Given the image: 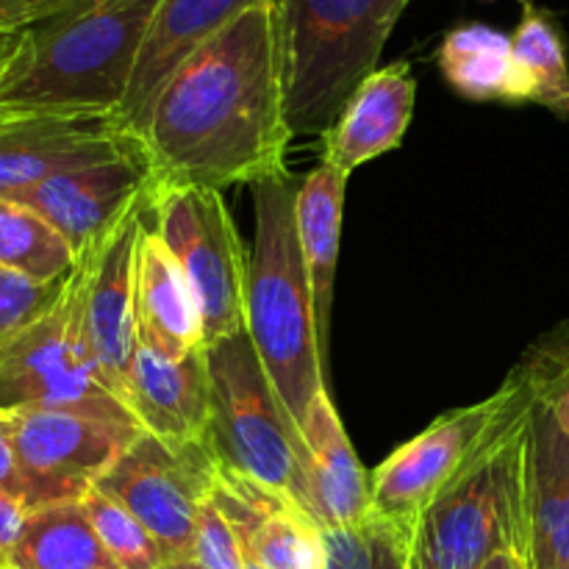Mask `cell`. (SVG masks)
Here are the masks:
<instances>
[{
    "instance_id": "cell-25",
    "label": "cell",
    "mask_w": 569,
    "mask_h": 569,
    "mask_svg": "<svg viewBox=\"0 0 569 569\" xmlns=\"http://www.w3.org/2000/svg\"><path fill=\"white\" fill-rule=\"evenodd\" d=\"M67 239L44 217L14 200H0V267L37 283H56L76 270Z\"/></svg>"
},
{
    "instance_id": "cell-41",
    "label": "cell",
    "mask_w": 569,
    "mask_h": 569,
    "mask_svg": "<svg viewBox=\"0 0 569 569\" xmlns=\"http://www.w3.org/2000/svg\"><path fill=\"white\" fill-rule=\"evenodd\" d=\"M244 569H264L261 565H256L253 559H248V556H244Z\"/></svg>"
},
{
    "instance_id": "cell-13",
    "label": "cell",
    "mask_w": 569,
    "mask_h": 569,
    "mask_svg": "<svg viewBox=\"0 0 569 569\" xmlns=\"http://www.w3.org/2000/svg\"><path fill=\"white\" fill-rule=\"evenodd\" d=\"M153 194L133 206L114 231L83 256V326L100 372L126 403V376L137 348V264Z\"/></svg>"
},
{
    "instance_id": "cell-33",
    "label": "cell",
    "mask_w": 569,
    "mask_h": 569,
    "mask_svg": "<svg viewBox=\"0 0 569 569\" xmlns=\"http://www.w3.org/2000/svg\"><path fill=\"white\" fill-rule=\"evenodd\" d=\"M0 489L22 498L20 467H17V445H14V420L11 411L0 409Z\"/></svg>"
},
{
    "instance_id": "cell-1",
    "label": "cell",
    "mask_w": 569,
    "mask_h": 569,
    "mask_svg": "<svg viewBox=\"0 0 569 569\" xmlns=\"http://www.w3.org/2000/svg\"><path fill=\"white\" fill-rule=\"evenodd\" d=\"M281 3L253 6L189 56L153 100L142 144L156 189L256 187L287 167Z\"/></svg>"
},
{
    "instance_id": "cell-34",
    "label": "cell",
    "mask_w": 569,
    "mask_h": 569,
    "mask_svg": "<svg viewBox=\"0 0 569 569\" xmlns=\"http://www.w3.org/2000/svg\"><path fill=\"white\" fill-rule=\"evenodd\" d=\"M53 0H0V31H20L37 22Z\"/></svg>"
},
{
    "instance_id": "cell-35",
    "label": "cell",
    "mask_w": 569,
    "mask_h": 569,
    "mask_svg": "<svg viewBox=\"0 0 569 569\" xmlns=\"http://www.w3.org/2000/svg\"><path fill=\"white\" fill-rule=\"evenodd\" d=\"M20 42H22V28L20 31H0V81H3L11 59H14L17 50H20Z\"/></svg>"
},
{
    "instance_id": "cell-9",
    "label": "cell",
    "mask_w": 569,
    "mask_h": 569,
    "mask_svg": "<svg viewBox=\"0 0 569 569\" xmlns=\"http://www.w3.org/2000/svg\"><path fill=\"white\" fill-rule=\"evenodd\" d=\"M220 465L214 442L172 450L142 433L94 489L126 506L167 561H187L194 553L200 506L214 492Z\"/></svg>"
},
{
    "instance_id": "cell-2",
    "label": "cell",
    "mask_w": 569,
    "mask_h": 569,
    "mask_svg": "<svg viewBox=\"0 0 569 569\" xmlns=\"http://www.w3.org/2000/svg\"><path fill=\"white\" fill-rule=\"evenodd\" d=\"M161 0H53L0 81V106L117 114Z\"/></svg>"
},
{
    "instance_id": "cell-36",
    "label": "cell",
    "mask_w": 569,
    "mask_h": 569,
    "mask_svg": "<svg viewBox=\"0 0 569 569\" xmlns=\"http://www.w3.org/2000/svg\"><path fill=\"white\" fill-rule=\"evenodd\" d=\"M481 569H526V565H522L520 556L503 553V556H498V559L489 561V565L481 567Z\"/></svg>"
},
{
    "instance_id": "cell-18",
    "label": "cell",
    "mask_w": 569,
    "mask_h": 569,
    "mask_svg": "<svg viewBox=\"0 0 569 569\" xmlns=\"http://www.w3.org/2000/svg\"><path fill=\"white\" fill-rule=\"evenodd\" d=\"M211 500L237 531L242 553L264 569H322V531L283 495L220 465Z\"/></svg>"
},
{
    "instance_id": "cell-23",
    "label": "cell",
    "mask_w": 569,
    "mask_h": 569,
    "mask_svg": "<svg viewBox=\"0 0 569 569\" xmlns=\"http://www.w3.org/2000/svg\"><path fill=\"white\" fill-rule=\"evenodd\" d=\"M437 64L453 92L467 100L533 103V83L515 53L509 33L467 22L442 39Z\"/></svg>"
},
{
    "instance_id": "cell-30",
    "label": "cell",
    "mask_w": 569,
    "mask_h": 569,
    "mask_svg": "<svg viewBox=\"0 0 569 569\" xmlns=\"http://www.w3.org/2000/svg\"><path fill=\"white\" fill-rule=\"evenodd\" d=\"M70 276L56 283H37L0 267V345L48 315L64 292Z\"/></svg>"
},
{
    "instance_id": "cell-29",
    "label": "cell",
    "mask_w": 569,
    "mask_h": 569,
    "mask_svg": "<svg viewBox=\"0 0 569 569\" xmlns=\"http://www.w3.org/2000/svg\"><path fill=\"white\" fill-rule=\"evenodd\" d=\"M533 400L553 415L569 437V322L550 328L517 365Z\"/></svg>"
},
{
    "instance_id": "cell-32",
    "label": "cell",
    "mask_w": 569,
    "mask_h": 569,
    "mask_svg": "<svg viewBox=\"0 0 569 569\" xmlns=\"http://www.w3.org/2000/svg\"><path fill=\"white\" fill-rule=\"evenodd\" d=\"M28 511L31 509L26 506V500L0 489V569L9 567L11 550H14L17 539H20Z\"/></svg>"
},
{
    "instance_id": "cell-14",
    "label": "cell",
    "mask_w": 569,
    "mask_h": 569,
    "mask_svg": "<svg viewBox=\"0 0 569 569\" xmlns=\"http://www.w3.org/2000/svg\"><path fill=\"white\" fill-rule=\"evenodd\" d=\"M133 142L117 131L111 114L20 111L0 126V200L61 170L109 159Z\"/></svg>"
},
{
    "instance_id": "cell-5",
    "label": "cell",
    "mask_w": 569,
    "mask_h": 569,
    "mask_svg": "<svg viewBox=\"0 0 569 569\" xmlns=\"http://www.w3.org/2000/svg\"><path fill=\"white\" fill-rule=\"evenodd\" d=\"M281 31L292 133H326L378 70L392 33L383 0H281Z\"/></svg>"
},
{
    "instance_id": "cell-3",
    "label": "cell",
    "mask_w": 569,
    "mask_h": 569,
    "mask_svg": "<svg viewBox=\"0 0 569 569\" xmlns=\"http://www.w3.org/2000/svg\"><path fill=\"white\" fill-rule=\"evenodd\" d=\"M298 187L292 176L256 183V233L248 272V331L278 400L295 426L326 387V350L320 345L309 272L298 239Z\"/></svg>"
},
{
    "instance_id": "cell-12",
    "label": "cell",
    "mask_w": 569,
    "mask_h": 569,
    "mask_svg": "<svg viewBox=\"0 0 569 569\" xmlns=\"http://www.w3.org/2000/svg\"><path fill=\"white\" fill-rule=\"evenodd\" d=\"M150 194L153 176L148 156L142 144L133 142L109 159L56 172L9 200L44 217L81 261L114 231L117 222L133 206Z\"/></svg>"
},
{
    "instance_id": "cell-37",
    "label": "cell",
    "mask_w": 569,
    "mask_h": 569,
    "mask_svg": "<svg viewBox=\"0 0 569 569\" xmlns=\"http://www.w3.org/2000/svg\"><path fill=\"white\" fill-rule=\"evenodd\" d=\"M411 0H383V11H387V22L389 26H398L400 14L406 11V6H409Z\"/></svg>"
},
{
    "instance_id": "cell-38",
    "label": "cell",
    "mask_w": 569,
    "mask_h": 569,
    "mask_svg": "<svg viewBox=\"0 0 569 569\" xmlns=\"http://www.w3.org/2000/svg\"><path fill=\"white\" fill-rule=\"evenodd\" d=\"M159 569H200L198 561L187 559V561H167V565H161Z\"/></svg>"
},
{
    "instance_id": "cell-40",
    "label": "cell",
    "mask_w": 569,
    "mask_h": 569,
    "mask_svg": "<svg viewBox=\"0 0 569 569\" xmlns=\"http://www.w3.org/2000/svg\"><path fill=\"white\" fill-rule=\"evenodd\" d=\"M409 569H422L420 559H417V550H411V559H409Z\"/></svg>"
},
{
    "instance_id": "cell-22",
    "label": "cell",
    "mask_w": 569,
    "mask_h": 569,
    "mask_svg": "<svg viewBox=\"0 0 569 569\" xmlns=\"http://www.w3.org/2000/svg\"><path fill=\"white\" fill-rule=\"evenodd\" d=\"M348 172L320 164L298 187V239L306 272L315 295V317L322 350H328L333 315V283H337L339 239H342V209L348 192Z\"/></svg>"
},
{
    "instance_id": "cell-24",
    "label": "cell",
    "mask_w": 569,
    "mask_h": 569,
    "mask_svg": "<svg viewBox=\"0 0 569 569\" xmlns=\"http://www.w3.org/2000/svg\"><path fill=\"white\" fill-rule=\"evenodd\" d=\"M6 569H120L100 545L81 503L28 511Z\"/></svg>"
},
{
    "instance_id": "cell-39",
    "label": "cell",
    "mask_w": 569,
    "mask_h": 569,
    "mask_svg": "<svg viewBox=\"0 0 569 569\" xmlns=\"http://www.w3.org/2000/svg\"><path fill=\"white\" fill-rule=\"evenodd\" d=\"M22 109H9V106H0V126H6L9 120H14Z\"/></svg>"
},
{
    "instance_id": "cell-4",
    "label": "cell",
    "mask_w": 569,
    "mask_h": 569,
    "mask_svg": "<svg viewBox=\"0 0 569 569\" xmlns=\"http://www.w3.org/2000/svg\"><path fill=\"white\" fill-rule=\"evenodd\" d=\"M517 372V392L476 459L433 500L415 531L422 569H481L503 553L526 556L528 428L533 395Z\"/></svg>"
},
{
    "instance_id": "cell-8",
    "label": "cell",
    "mask_w": 569,
    "mask_h": 569,
    "mask_svg": "<svg viewBox=\"0 0 569 569\" xmlns=\"http://www.w3.org/2000/svg\"><path fill=\"white\" fill-rule=\"evenodd\" d=\"M150 226L187 278L203 326V345L244 331L250 253L222 192L206 187L156 189Z\"/></svg>"
},
{
    "instance_id": "cell-27",
    "label": "cell",
    "mask_w": 569,
    "mask_h": 569,
    "mask_svg": "<svg viewBox=\"0 0 569 569\" xmlns=\"http://www.w3.org/2000/svg\"><path fill=\"white\" fill-rule=\"evenodd\" d=\"M415 531L372 511L359 526L322 533V569H409Z\"/></svg>"
},
{
    "instance_id": "cell-15",
    "label": "cell",
    "mask_w": 569,
    "mask_h": 569,
    "mask_svg": "<svg viewBox=\"0 0 569 569\" xmlns=\"http://www.w3.org/2000/svg\"><path fill=\"white\" fill-rule=\"evenodd\" d=\"M281 0H161L133 67L131 87L114 114L117 131L142 139L150 109L178 67L253 6Z\"/></svg>"
},
{
    "instance_id": "cell-21",
    "label": "cell",
    "mask_w": 569,
    "mask_h": 569,
    "mask_svg": "<svg viewBox=\"0 0 569 569\" xmlns=\"http://www.w3.org/2000/svg\"><path fill=\"white\" fill-rule=\"evenodd\" d=\"M137 342L167 359H183L203 345V326L194 295L167 250L159 233L148 222L139 244L137 264Z\"/></svg>"
},
{
    "instance_id": "cell-26",
    "label": "cell",
    "mask_w": 569,
    "mask_h": 569,
    "mask_svg": "<svg viewBox=\"0 0 569 569\" xmlns=\"http://www.w3.org/2000/svg\"><path fill=\"white\" fill-rule=\"evenodd\" d=\"M515 53L533 83V103L569 120V61L559 26L548 11L522 3V20L511 33Z\"/></svg>"
},
{
    "instance_id": "cell-6",
    "label": "cell",
    "mask_w": 569,
    "mask_h": 569,
    "mask_svg": "<svg viewBox=\"0 0 569 569\" xmlns=\"http://www.w3.org/2000/svg\"><path fill=\"white\" fill-rule=\"evenodd\" d=\"M211 378V437L228 470L298 506L303 437L278 400L248 331L206 345Z\"/></svg>"
},
{
    "instance_id": "cell-17",
    "label": "cell",
    "mask_w": 569,
    "mask_h": 569,
    "mask_svg": "<svg viewBox=\"0 0 569 569\" xmlns=\"http://www.w3.org/2000/svg\"><path fill=\"white\" fill-rule=\"evenodd\" d=\"M298 509L326 531L359 526L372 515L370 476L356 456L331 395H320L300 422Z\"/></svg>"
},
{
    "instance_id": "cell-16",
    "label": "cell",
    "mask_w": 569,
    "mask_h": 569,
    "mask_svg": "<svg viewBox=\"0 0 569 569\" xmlns=\"http://www.w3.org/2000/svg\"><path fill=\"white\" fill-rule=\"evenodd\" d=\"M126 409L144 433L172 450L214 442L206 348L167 359L137 342L126 376Z\"/></svg>"
},
{
    "instance_id": "cell-28",
    "label": "cell",
    "mask_w": 569,
    "mask_h": 569,
    "mask_svg": "<svg viewBox=\"0 0 569 569\" xmlns=\"http://www.w3.org/2000/svg\"><path fill=\"white\" fill-rule=\"evenodd\" d=\"M83 511H87L89 522H92L94 533H98L100 545L106 553L114 559L120 569H159L167 565L164 553H161L159 542L148 533V528L126 509L109 498L100 489H92L87 498L81 500Z\"/></svg>"
},
{
    "instance_id": "cell-31",
    "label": "cell",
    "mask_w": 569,
    "mask_h": 569,
    "mask_svg": "<svg viewBox=\"0 0 569 569\" xmlns=\"http://www.w3.org/2000/svg\"><path fill=\"white\" fill-rule=\"evenodd\" d=\"M192 561H198L200 569H244V553L237 531L211 498L200 506Z\"/></svg>"
},
{
    "instance_id": "cell-7",
    "label": "cell",
    "mask_w": 569,
    "mask_h": 569,
    "mask_svg": "<svg viewBox=\"0 0 569 569\" xmlns=\"http://www.w3.org/2000/svg\"><path fill=\"white\" fill-rule=\"evenodd\" d=\"M0 409L78 411L137 422L100 372L83 326V264L48 315L0 345Z\"/></svg>"
},
{
    "instance_id": "cell-11",
    "label": "cell",
    "mask_w": 569,
    "mask_h": 569,
    "mask_svg": "<svg viewBox=\"0 0 569 569\" xmlns=\"http://www.w3.org/2000/svg\"><path fill=\"white\" fill-rule=\"evenodd\" d=\"M517 392V372L478 403L439 415L426 431L400 445L370 476L372 511L383 520L417 528L428 506L476 459L483 439Z\"/></svg>"
},
{
    "instance_id": "cell-20",
    "label": "cell",
    "mask_w": 569,
    "mask_h": 569,
    "mask_svg": "<svg viewBox=\"0 0 569 569\" xmlns=\"http://www.w3.org/2000/svg\"><path fill=\"white\" fill-rule=\"evenodd\" d=\"M526 569H569V437L542 403L528 428Z\"/></svg>"
},
{
    "instance_id": "cell-19",
    "label": "cell",
    "mask_w": 569,
    "mask_h": 569,
    "mask_svg": "<svg viewBox=\"0 0 569 569\" xmlns=\"http://www.w3.org/2000/svg\"><path fill=\"white\" fill-rule=\"evenodd\" d=\"M415 100L417 78L409 61L378 67L322 133V161L353 176L361 164L395 150L409 131Z\"/></svg>"
},
{
    "instance_id": "cell-10",
    "label": "cell",
    "mask_w": 569,
    "mask_h": 569,
    "mask_svg": "<svg viewBox=\"0 0 569 569\" xmlns=\"http://www.w3.org/2000/svg\"><path fill=\"white\" fill-rule=\"evenodd\" d=\"M22 500L28 509L81 503L109 467L142 437L137 422L78 411H11Z\"/></svg>"
}]
</instances>
